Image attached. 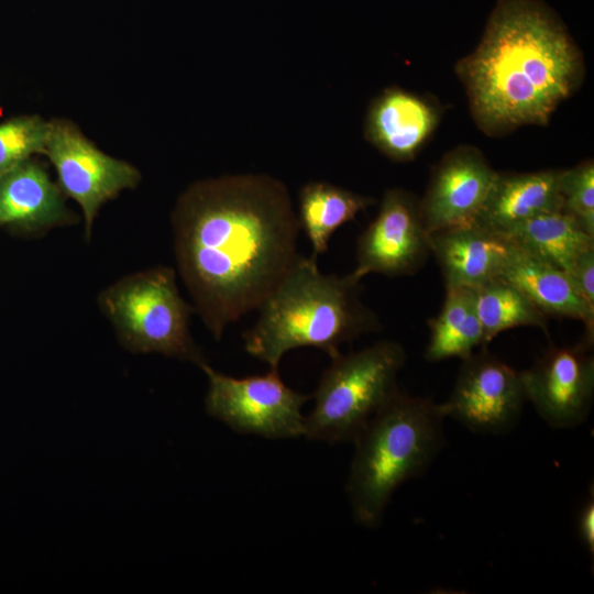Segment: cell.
I'll return each mask as SVG.
<instances>
[{
	"mask_svg": "<svg viewBox=\"0 0 594 594\" xmlns=\"http://www.w3.org/2000/svg\"><path fill=\"white\" fill-rule=\"evenodd\" d=\"M496 175L474 147L460 146L446 154L419 200L428 234L474 223Z\"/></svg>",
	"mask_w": 594,
	"mask_h": 594,
	"instance_id": "7c38bea8",
	"label": "cell"
},
{
	"mask_svg": "<svg viewBox=\"0 0 594 594\" xmlns=\"http://www.w3.org/2000/svg\"><path fill=\"white\" fill-rule=\"evenodd\" d=\"M199 367L208 378L205 406L211 417L237 432L266 439L304 436L301 408L311 396L288 387L278 370L239 378L213 370L207 362Z\"/></svg>",
	"mask_w": 594,
	"mask_h": 594,
	"instance_id": "52a82bcc",
	"label": "cell"
},
{
	"mask_svg": "<svg viewBox=\"0 0 594 594\" xmlns=\"http://www.w3.org/2000/svg\"><path fill=\"white\" fill-rule=\"evenodd\" d=\"M581 55L535 0H499L477 47L459 62L476 123L487 133L546 124L579 82Z\"/></svg>",
	"mask_w": 594,
	"mask_h": 594,
	"instance_id": "7a4b0ae2",
	"label": "cell"
},
{
	"mask_svg": "<svg viewBox=\"0 0 594 594\" xmlns=\"http://www.w3.org/2000/svg\"><path fill=\"white\" fill-rule=\"evenodd\" d=\"M429 242L446 288L476 289L499 278L514 249L504 235L476 223L433 232Z\"/></svg>",
	"mask_w": 594,
	"mask_h": 594,
	"instance_id": "4fadbf2b",
	"label": "cell"
},
{
	"mask_svg": "<svg viewBox=\"0 0 594 594\" xmlns=\"http://www.w3.org/2000/svg\"><path fill=\"white\" fill-rule=\"evenodd\" d=\"M44 154L57 173L63 194L80 206L88 238L100 207L141 180L136 167L99 150L66 119L50 121Z\"/></svg>",
	"mask_w": 594,
	"mask_h": 594,
	"instance_id": "ba28073f",
	"label": "cell"
},
{
	"mask_svg": "<svg viewBox=\"0 0 594 594\" xmlns=\"http://www.w3.org/2000/svg\"><path fill=\"white\" fill-rule=\"evenodd\" d=\"M441 405L398 391L353 440L346 483L354 520L375 528L394 492L420 475L444 443Z\"/></svg>",
	"mask_w": 594,
	"mask_h": 594,
	"instance_id": "277c9868",
	"label": "cell"
},
{
	"mask_svg": "<svg viewBox=\"0 0 594 594\" xmlns=\"http://www.w3.org/2000/svg\"><path fill=\"white\" fill-rule=\"evenodd\" d=\"M590 348L582 341L573 346L551 345L521 371L526 399L553 428H574L591 413L594 358Z\"/></svg>",
	"mask_w": 594,
	"mask_h": 594,
	"instance_id": "8fae6325",
	"label": "cell"
},
{
	"mask_svg": "<svg viewBox=\"0 0 594 594\" xmlns=\"http://www.w3.org/2000/svg\"><path fill=\"white\" fill-rule=\"evenodd\" d=\"M474 290L484 348L509 329L536 327L547 331L548 317L512 283L499 277Z\"/></svg>",
	"mask_w": 594,
	"mask_h": 594,
	"instance_id": "44dd1931",
	"label": "cell"
},
{
	"mask_svg": "<svg viewBox=\"0 0 594 594\" xmlns=\"http://www.w3.org/2000/svg\"><path fill=\"white\" fill-rule=\"evenodd\" d=\"M428 324L430 337L425 352L428 362L451 358L464 360L474 353L475 348H484L475 290L472 288H446L442 308Z\"/></svg>",
	"mask_w": 594,
	"mask_h": 594,
	"instance_id": "ffe728a7",
	"label": "cell"
},
{
	"mask_svg": "<svg viewBox=\"0 0 594 594\" xmlns=\"http://www.w3.org/2000/svg\"><path fill=\"white\" fill-rule=\"evenodd\" d=\"M63 191L37 161L28 158L0 174V227L35 233L73 223Z\"/></svg>",
	"mask_w": 594,
	"mask_h": 594,
	"instance_id": "5bb4252c",
	"label": "cell"
},
{
	"mask_svg": "<svg viewBox=\"0 0 594 594\" xmlns=\"http://www.w3.org/2000/svg\"><path fill=\"white\" fill-rule=\"evenodd\" d=\"M560 170L497 173L474 223L502 234L536 216L562 211Z\"/></svg>",
	"mask_w": 594,
	"mask_h": 594,
	"instance_id": "e0dca14e",
	"label": "cell"
},
{
	"mask_svg": "<svg viewBox=\"0 0 594 594\" xmlns=\"http://www.w3.org/2000/svg\"><path fill=\"white\" fill-rule=\"evenodd\" d=\"M172 226L179 274L216 340L258 308L298 256L288 188L267 174L193 183L177 199Z\"/></svg>",
	"mask_w": 594,
	"mask_h": 594,
	"instance_id": "6da1fadb",
	"label": "cell"
},
{
	"mask_svg": "<svg viewBox=\"0 0 594 594\" xmlns=\"http://www.w3.org/2000/svg\"><path fill=\"white\" fill-rule=\"evenodd\" d=\"M99 306L128 351L206 363L189 330L195 308L180 296L173 268L157 266L119 279L101 292Z\"/></svg>",
	"mask_w": 594,
	"mask_h": 594,
	"instance_id": "8992f818",
	"label": "cell"
},
{
	"mask_svg": "<svg viewBox=\"0 0 594 594\" xmlns=\"http://www.w3.org/2000/svg\"><path fill=\"white\" fill-rule=\"evenodd\" d=\"M519 249L570 274L576 258L594 246V237L563 211L542 213L502 233Z\"/></svg>",
	"mask_w": 594,
	"mask_h": 594,
	"instance_id": "d6986e66",
	"label": "cell"
},
{
	"mask_svg": "<svg viewBox=\"0 0 594 594\" xmlns=\"http://www.w3.org/2000/svg\"><path fill=\"white\" fill-rule=\"evenodd\" d=\"M501 278L519 288L546 317L584 323L586 333L582 342L592 348L594 309L582 298L566 272L514 244Z\"/></svg>",
	"mask_w": 594,
	"mask_h": 594,
	"instance_id": "2e32d148",
	"label": "cell"
},
{
	"mask_svg": "<svg viewBox=\"0 0 594 594\" xmlns=\"http://www.w3.org/2000/svg\"><path fill=\"white\" fill-rule=\"evenodd\" d=\"M562 211L594 237V164L586 161L573 168L560 170Z\"/></svg>",
	"mask_w": 594,
	"mask_h": 594,
	"instance_id": "603a6c76",
	"label": "cell"
},
{
	"mask_svg": "<svg viewBox=\"0 0 594 594\" xmlns=\"http://www.w3.org/2000/svg\"><path fill=\"white\" fill-rule=\"evenodd\" d=\"M591 496L582 505L578 515V534L587 552L594 553V496Z\"/></svg>",
	"mask_w": 594,
	"mask_h": 594,
	"instance_id": "d4e9b609",
	"label": "cell"
},
{
	"mask_svg": "<svg viewBox=\"0 0 594 594\" xmlns=\"http://www.w3.org/2000/svg\"><path fill=\"white\" fill-rule=\"evenodd\" d=\"M569 275L582 298L594 309V246L576 258Z\"/></svg>",
	"mask_w": 594,
	"mask_h": 594,
	"instance_id": "cb8c5ba5",
	"label": "cell"
},
{
	"mask_svg": "<svg viewBox=\"0 0 594 594\" xmlns=\"http://www.w3.org/2000/svg\"><path fill=\"white\" fill-rule=\"evenodd\" d=\"M50 121L37 114H23L0 123V174L16 164L44 154Z\"/></svg>",
	"mask_w": 594,
	"mask_h": 594,
	"instance_id": "7402d4cb",
	"label": "cell"
},
{
	"mask_svg": "<svg viewBox=\"0 0 594 594\" xmlns=\"http://www.w3.org/2000/svg\"><path fill=\"white\" fill-rule=\"evenodd\" d=\"M419 200L400 188L386 189L374 220L356 241V263L352 276L369 274L389 277L414 275L430 254Z\"/></svg>",
	"mask_w": 594,
	"mask_h": 594,
	"instance_id": "30bf717a",
	"label": "cell"
},
{
	"mask_svg": "<svg viewBox=\"0 0 594 594\" xmlns=\"http://www.w3.org/2000/svg\"><path fill=\"white\" fill-rule=\"evenodd\" d=\"M405 362V349L392 340L332 358L314 394V408L305 417L304 436L329 443L353 442L399 391L397 377Z\"/></svg>",
	"mask_w": 594,
	"mask_h": 594,
	"instance_id": "5b68a950",
	"label": "cell"
},
{
	"mask_svg": "<svg viewBox=\"0 0 594 594\" xmlns=\"http://www.w3.org/2000/svg\"><path fill=\"white\" fill-rule=\"evenodd\" d=\"M373 204V197L324 180L302 185L298 193L297 218L310 242L311 256L317 258L324 254L333 233Z\"/></svg>",
	"mask_w": 594,
	"mask_h": 594,
	"instance_id": "ac0fdd59",
	"label": "cell"
},
{
	"mask_svg": "<svg viewBox=\"0 0 594 594\" xmlns=\"http://www.w3.org/2000/svg\"><path fill=\"white\" fill-rule=\"evenodd\" d=\"M362 290L351 273L323 274L316 257L298 254L243 333L245 351L273 370L287 352L302 346L336 358L342 344L382 328L377 314L362 301Z\"/></svg>",
	"mask_w": 594,
	"mask_h": 594,
	"instance_id": "3957f363",
	"label": "cell"
},
{
	"mask_svg": "<svg viewBox=\"0 0 594 594\" xmlns=\"http://www.w3.org/2000/svg\"><path fill=\"white\" fill-rule=\"evenodd\" d=\"M438 121V109L429 101L391 87L371 102L364 133L366 140L388 158L408 162L425 145Z\"/></svg>",
	"mask_w": 594,
	"mask_h": 594,
	"instance_id": "9a60e30c",
	"label": "cell"
},
{
	"mask_svg": "<svg viewBox=\"0 0 594 594\" xmlns=\"http://www.w3.org/2000/svg\"><path fill=\"white\" fill-rule=\"evenodd\" d=\"M526 400L521 371L482 348L462 360L452 392L440 405L446 417L473 432L503 435L517 425Z\"/></svg>",
	"mask_w": 594,
	"mask_h": 594,
	"instance_id": "9c48e42d",
	"label": "cell"
}]
</instances>
